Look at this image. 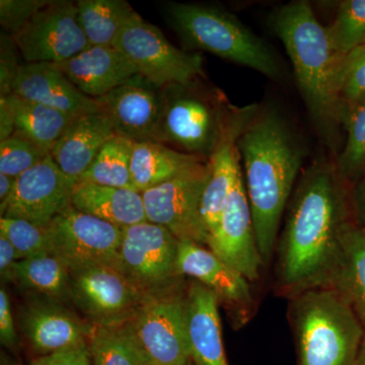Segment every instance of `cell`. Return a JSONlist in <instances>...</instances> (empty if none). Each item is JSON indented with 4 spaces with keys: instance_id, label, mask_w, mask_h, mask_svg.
<instances>
[{
    "instance_id": "1",
    "label": "cell",
    "mask_w": 365,
    "mask_h": 365,
    "mask_svg": "<svg viewBox=\"0 0 365 365\" xmlns=\"http://www.w3.org/2000/svg\"><path fill=\"white\" fill-rule=\"evenodd\" d=\"M277 242V287L290 299L307 290L330 287L342 255L348 220L343 180L327 163H317L300 178L287 209Z\"/></svg>"
},
{
    "instance_id": "2",
    "label": "cell",
    "mask_w": 365,
    "mask_h": 365,
    "mask_svg": "<svg viewBox=\"0 0 365 365\" xmlns=\"http://www.w3.org/2000/svg\"><path fill=\"white\" fill-rule=\"evenodd\" d=\"M237 146L257 242L266 265L277 246L281 220L297 186L304 151L279 113L260 108Z\"/></svg>"
},
{
    "instance_id": "3",
    "label": "cell",
    "mask_w": 365,
    "mask_h": 365,
    "mask_svg": "<svg viewBox=\"0 0 365 365\" xmlns=\"http://www.w3.org/2000/svg\"><path fill=\"white\" fill-rule=\"evenodd\" d=\"M272 28L290 60L300 93L314 121L332 127L343 120L338 98L341 61L334 49L328 29L319 23L311 4L290 2L273 14Z\"/></svg>"
},
{
    "instance_id": "4",
    "label": "cell",
    "mask_w": 365,
    "mask_h": 365,
    "mask_svg": "<svg viewBox=\"0 0 365 365\" xmlns=\"http://www.w3.org/2000/svg\"><path fill=\"white\" fill-rule=\"evenodd\" d=\"M290 299L299 365L354 364L365 331L345 297L335 288L319 287Z\"/></svg>"
},
{
    "instance_id": "5",
    "label": "cell",
    "mask_w": 365,
    "mask_h": 365,
    "mask_svg": "<svg viewBox=\"0 0 365 365\" xmlns=\"http://www.w3.org/2000/svg\"><path fill=\"white\" fill-rule=\"evenodd\" d=\"M241 108L228 103L200 79L163 88V109L155 143L208 160L227 135Z\"/></svg>"
},
{
    "instance_id": "6",
    "label": "cell",
    "mask_w": 365,
    "mask_h": 365,
    "mask_svg": "<svg viewBox=\"0 0 365 365\" xmlns=\"http://www.w3.org/2000/svg\"><path fill=\"white\" fill-rule=\"evenodd\" d=\"M165 14L189 49L207 51L270 78L280 76L279 62L270 46L234 14L220 7L180 2L168 4Z\"/></svg>"
},
{
    "instance_id": "7",
    "label": "cell",
    "mask_w": 365,
    "mask_h": 365,
    "mask_svg": "<svg viewBox=\"0 0 365 365\" xmlns=\"http://www.w3.org/2000/svg\"><path fill=\"white\" fill-rule=\"evenodd\" d=\"M119 271L145 297L180 292L179 240L162 225L145 222L122 228Z\"/></svg>"
},
{
    "instance_id": "8",
    "label": "cell",
    "mask_w": 365,
    "mask_h": 365,
    "mask_svg": "<svg viewBox=\"0 0 365 365\" xmlns=\"http://www.w3.org/2000/svg\"><path fill=\"white\" fill-rule=\"evenodd\" d=\"M115 48L127 57L138 73L160 88L188 85L204 76L203 58L178 49L139 14H134L118 36Z\"/></svg>"
},
{
    "instance_id": "9",
    "label": "cell",
    "mask_w": 365,
    "mask_h": 365,
    "mask_svg": "<svg viewBox=\"0 0 365 365\" xmlns=\"http://www.w3.org/2000/svg\"><path fill=\"white\" fill-rule=\"evenodd\" d=\"M150 365L191 364L186 295L145 297L128 323Z\"/></svg>"
},
{
    "instance_id": "10",
    "label": "cell",
    "mask_w": 365,
    "mask_h": 365,
    "mask_svg": "<svg viewBox=\"0 0 365 365\" xmlns=\"http://www.w3.org/2000/svg\"><path fill=\"white\" fill-rule=\"evenodd\" d=\"M71 302L93 327H119L133 319L144 297L111 266L71 269Z\"/></svg>"
},
{
    "instance_id": "11",
    "label": "cell",
    "mask_w": 365,
    "mask_h": 365,
    "mask_svg": "<svg viewBox=\"0 0 365 365\" xmlns=\"http://www.w3.org/2000/svg\"><path fill=\"white\" fill-rule=\"evenodd\" d=\"M46 230L51 254L66 262L69 269L105 265L119 270L122 228L71 206Z\"/></svg>"
},
{
    "instance_id": "12",
    "label": "cell",
    "mask_w": 365,
    "mask_h": 365,
    "mask_svg": "<svg viewBox=\"0 0 365 365\" xmlns=\"http://www.w3.org/2000/svg\"><path fill=\"white\" fill-rule=\"evenodd\" d=\"M207 176V162H204L143 192L148 222L167 228L179 241L206 246L208 234L201 217V198Z\"/></svg>"
},
{
    "instance_id": "13",
    "label": "cell",
    "mask_w": 365,
    "mask_h": 365,
    "mask_svg": "<svg viewBox=\"0 0 365 365\" xmlns=\"http://www.w3.org/2000/svg\"><path fill=\"white\" fill-rule=\"evenodd\" d=\"M14 38L26 63H61L91 47L68 0H52Z\"/></svg>"
},
{
    "instance_id": "14",
    "label": "cell",
    "mask_w": 365,
    "mask_h": 365,
    "mask_svg": "<svg viewBox=\"0 0 365 365\" xmlns=\"http://www.w3.org/2000/svg\"><path fill=\"white\" fill-rule=\"evenodd\" d=\"M78 182L60 169L51 155H48L16 178L13 195L0 208V215L48 227L56 216L72 206Z\"/></svg>"
},
{
    "instance_id": "15",
    "label": "cell",
    "mask_w": 365,
    "mask_h": 365,
    "mask_svg": "<svg viewBox=\"0 0 365 365\" xmlns=\"http://www.w3.org/2000/svg\"><path fill=\"white\" fill-rule=\"evenodd\" d=\"M206 247L247 280L254 282L260 276L264 262L242 174L232 189L215 230L208 235Z\"/></svg>"
},
{
    "instance_id": "16",
    "label": "cell",
    "mask_w": 365,
    "mask_h": 365,
    "mask_svg": "<svg viewBox=\"0 0 365 365\" xmlns=\"http://www.w3.org/2000/svg\"><path fill=\"white\" fill-rule=\"evenodd\" d=\"M97 101L101 111L112 120L117 135L135 143L155 141L162 116L163 88L136 74Z\"/></svg>"
},
{
    "instance_id": "17",
    "label": "cell",
    "mask_w": 365,
    "mask_h": 365,
    "mask_svg": "<svg viewBox=\"0 0 365 365\" xmlns=\"http://www.w3.org/2000/svg\"><path fill=\"white\" fill-rule=\"evenodd\" d=\"M21 332L41 355L88 344L93 326L62 302L41 295L28 300L20 313Z\"/></svg>"
},
{
    "instance_id": "18",
    "label": "cell",
    "mask_w": 365,
    "mask_h": 365,
    "mask_svg": "<svg viewBox=\"0 0 365 365\" xmlns=\"http://www.w3.org/2000/svg\"><path fill=\"white\" fill-rule=\"evenodd\" d=\"M258 109L256 105L241 108L227 135L208 158V176L201 198V217L208 235L215 230L232 189L242 176L237 141Z\"/></svg>"
},
{
    "instance_id": "19",
    "label": "cell",
    "mask_w": 365,
    "mask_h": 365,
    "mask_svg": "<svg viewBox=\"0 0 365 365\" xmlns=\"http://www.w3.org/2000/svg\"><path fill=\"white\" fill-rule=\"evenodd\" d=\"M11 95L74 117L102 112L98 101L81 93L54 63L21 64Z\"/></svg>"
},
{
    "instance_id": "20",
    "label": "cell",
    "mask_w": 365,
    "mask_h": 365,
    "mask_svg": "<svg viewBox=\"0 0 365 365\" xmlns=\"http://www.w3.org/2000/svg\"><path fill=\"white\" fill-rule=\"evenodd\" d=\"M56 66L81 93L96 100L139 74L120 50L103 46H91Z\"/></svg>"
},
{
    "instance_id": "21",
    "label": "cell",
    "mask_w": 365,
    "mask_h": 365,
    "mask_svg": "<svg viewBox=\"0 0 365 365\" xmlns=\"http://www.w3.org/2000/svg\"><path fill=\"white\" fill-rule=\"evenodd\" d=\"M178 269L182 277L189 276L212 290L218 299L237 307L252 306L249 281L202 245L179 241Z\"/></svg>"
},
{
    "instance_id": "22",
    "label": "cell",
    "mask_w": 365,
    "mask_h": 365,
    "mask_svg": "<svg viewBox=\"0 0 365 365\" xmlns=\"http://www.w3.org/2000/svg\"><path fill=\"white\" fill-rule=\"evenodd\" d=\"M115 135L114 124L105 113L81 115L67 127L50 155L60 169L79 181Z\"/></svg>"
},
{
    "instance_id": "23",
    "label": "cell",
    "mask_w": 365,
    "mask_h": 365,
    "mask_svg": "<svg viewBox=\"0 0 365 365\" xmlns=\"http://www.w3.org/2000/svg\"><path fill=\"white\" fill-rule=\"evenodd\" d=\"M186 299L192 361L195 365H228L217 295L201 283L193 281Z\"/></svg>"
},
{
    "instance_id": "24",
    "label": "cell",
    "mask_w": 365,
    "mask_h": 365,
    "mask_svg": "<svg viewBox=\"0 0 365 365\" xmlns=\"http://www.w3.org/2000/svg\"><path fill=\"white\" fill-rule=\"evenodd\" d=\"M72 206L120 228L148 222L143 194L135 190L78 182L72 197Z\"/></svg>"
},
{
    "instance_id": "25",
    "label": "cell",
    "mask_w": 365,
    "mask_h": 365,
    "mask_svg": "<svg viewBox=\"0 0 365 365\" xmlns=\"http://www.w3.org/2000/svg\"><path fill=\"white\" fill-rule=\"evenodd\" d=\"M204 162L207 160L155 141L134 143L131 160L132 182L136 191L143 193Z\"/></svg>"
},
{
    "instance_id": "26",
    "label": "cell",
    "mask_w": 365,
    "mask_h": 365,
    "mask_svg": "<svg viewBox=\"0 0 365 365\" xmlns=\"http://www.w3.org/2000/svg\"><path fill=\"white\" fill-rule=\"evenodd\" d=\"M349 302L365 331V228L349 222L342 235V255L330 287Z\"/></svg>"
},
{
    "instance_id": "27",
    "label": "cell",
    "mask_w": 365,
    "mask_h": 365,
    "mask_svg": "<svg viewBox=\"0 0 365 365\" xmlns=\"http://www.w3.org/2000/svg\"><path fill=\"white\" fill-rule=\"evenodd\" d=\"M14 118V135L23 137L51 153L76 117L16 95L7 96Z\"/></svg>"
},
{
    "instance_id": "28",
    "label": "cell",
    "mask_w": 365,
    "mask_h": 365,
    "mask_svg": "<svg viewBox=\"0 0 365 365\" xmlns=\"http://www.w3.org/2000/svg\"><path fill=\"white\" fill-rule=\"evenodd\" d=\"M78 19L90 46L114 47L122 29L136 13L125 0H78Z\"/></svg>"
},
{
    "instance_id": "29",
    "label": "cell",
    "mask_w": 365,
    "mask_h": 365,
    "mask_svg": "<svg viewBox=\"0 0 365 365\" xmlns=\"http://www.w3.org/2000/svg\"><path fill=\"white\" fill-rule=\"evenodd\" d=\"M14 281L62 304L71 302V269L54 254L19 261L14 267Z\"/></svg>"
},
{
    "instance_id": "30",
    "label": "cell",
    "mask_w": 365,
    "mask_h": 365,
    "mask_svg": "<svg viewBox=\"0 0 365 365\" xmlns=\"http://www.w3.org/2000/svg\"><path fill=\"white\" fill-rule=\"evenodd\" d=\"M93 365H150L128 323L119 327H93L88 338Z\"/></svg>"
},
{
    "instance_id": "31",
    "label": "cell",
    "mask_w": 365,
    "mask_h": 365,
    "mask_svg": "<svg viewBox=\"0 0 365 365\" xmlns=\"http://www.w3.org/2000/svg\"><path fill=\"white\" fill-rule=\"evenodd\" d=\"M133 141L115 135L105 144L79 182L135 190L131 177ZM138 192V191H137Z\"/></svg>"
},
{
    "instance_id": "32",
    "label": "cell",
    "mask_w": 365,
    "mask_h": 365,
    "mask_svg": "<svg viewBox=\"0 0 365 365\" xmlns=\"http://www.w3.org/2000/svg\"><path fill=\"white\" fill-rule=\"evenodd\" d=\"M343 120L347 139L336 169L343 181L357 180L365 170V98L348 108Z\"/></svg>"
},
{
    "instance_id": "33",
    "label": "cell",
    "mask_w": 365,
    "mask_h": 365,
    "mask_svg": "<svg viewBox=\"0 0 365 365\" xmlns=\"http://www.w3.org/2000/svg\"><path fill=\"white\" fill-rule=\"evenodd\" d=\"M329 35L336 53L344 58L365 45V0L340 2Z\"/></svg>"
},
{
    "instance_id": "34",
    "label": "cell",
    "mask_w": 365,
    "mask_h": 365,
    "mask_svg": "<svg viewBox=\"0 0 365 365\" xmlns=\"http://www.w3.org/2000/svg\"><path fill=\"white\" fill-rule=\"evenodd\" d=\"M0 235L9 240L19 258H32L51 254V246L46 227H38L19 218H0Z\"/></svg>"
},
{
    "instance_id": "35",
    "label": "cell",
    "mask_w": 365,
    "mask_h": 365,
    "mask_svg": "<svg viewBox=\"0 0 365 365\" xmlns=\"http://www.w3.org/2000/svg\"><path fill=\"white\" fill-rule=\"evenodd\" d=\"M50 155L31 141L14 135L0 141V174L18 178Z\"/></svg>"
},
{
    "instance_id": "36",
    "label": "cell",
    "mask_w": 365,
    "mask_h": 365,
    "mask_svg": "<svg viewBox=\"0 0 365 365\" xmlns=\"http://www.w3.org/2000/svg\"><path fill=\"white\" fill-rule=\"evenodd\" d=\"M338 98L343 116L348 108L365 98V45L349 53L338 71Z\"/></svg>"
},
{
    "instance_id": "37",
    "label": "cell",
    "mask_w": 365,
    "mask_h": 365,
    "mask_svg": "<svg viewBox=\"0 0 365 365\" xmlns=\"http://www.w3.org/2000/svg\"><path fill=\"white\" fill-rule=\"evenodd\" d=\"M51 2L52 0H1L0 24L2 31L16 37L38 11Z\"/></svg>"
},
{
    "instance_id": "38",
    "label": "cell",
    "mask_w": 365,
    "mask_h": 365,
    "mask_svg": "<svg viewBox=\"0 0 365 365\" xmlns=\"http://www.w3.org/2000/svg\"><path fill=\"white\" fill-rule=\"evenodd\" d=\"M21 54L13 36L2 31L0 37V96L13 93L14 81L18 78L21 64L19 62Z\"/></svg>"
},
{
    "instance_id": "39",
    "label": "cell",
    "mask_w": 365,
    "mask_h": 365,
    "mask_svg": "<svg viewBox=\"0 0 365 365\" xmlns=\"http://www.w3.org/2000/svg\"><path fill=\"white\" fill-rule=\"evenodd\" d=\"M29 365H93V362L86 344L40 355Z\"/></svg>"
},
{
    "instance_id": "40",
    "label": "cell",
    "mask_w": 365,
    "mask_h": 365,
    "mask_svg": "<svg viewBox=\"0 0 365 365\" xmlns=\"http://www.w3.org/2000/svg\"><path fill=\"white\" fill-rule=\"evenodd\" d=\"M0 341L2 345L11 349L18 344V334L14 325L11 300L4 287L0 290Z\"/></svg>"
},
{
    "instance_id": "41",
    "label": "cell",
    "mask_w": 365,
    "mask_h": 365,
    "mask_svg": "<svg viewBox=\"0 0 365 365\" xmlns=\"http://www.w3.org/2000/svg\"><path fill=\"white\" fill-rule=\"evenodd\" d=\"M20 261L19 255L9 240L0 235V273L1 279L6 282H14V267Z\"/></svg>"
},
{
    "instance_id": "42",
    "label": "cell",
    "mask_w": 365,
    "mask_h": 365,
    "mask_svg": "<svg viewBox=\"0 0 365 365\" xmlns=\"http://www.w3.org/2000/svg\"><path fill=\"white\" fill-rule=\"evenodd\" d=\"M351 207L356 225L365 228V170L352 190Z\"/></svg>"
},
{
    "instance_id": "43",
    "label": "cell",
    "mask_w": 365,
    "mask_h": 365,
    "mask_svg": "<svg viewBox=\"0 0 365 365\" xmlns=\"http://www.w3.org/2000/svg\"><path fill=\"white\" fill-rule=\"evenodd\" d=\"M14 134V118L9 97L0 96V141Z\"/></svg>"
},
{
    "instance_id": "44",
    "label": "cell",
    "mask_w": 365,
    "mask_h": 365,
    "mask_svg": "<svg viewBox=\"0 0 365 365\" xmlns=\"http://www.w3.org/2000/svg\"><path fill=\"white\" fill-rule=\"evenodd\" d=\"M16 178L0 174V208L4 207L13 195Z\"/></svg>"
},
{
    "instance_id": "45",
    "label": "cell",
    "mask_w": 365,
    "mask_h": 365,
    "mask_svg": "<svg viewBox=\"0 0 365 365\" xmlns=\"http://www.w3.org/2000/svg\"><path fill=\"white\" fill-rule=\"evenodd\" d=\"M353 365H365V339L356 360Z\"/></svg>"
},
{
    "instance_id": "46",
    "label": "cell",
    "mask_w": 365,
    "mask_h": 365,
    "mask_svg": "<svg viewBox=\"0 0 365 365\" xmlns=\"http://www.w3.org/2000/svg\"><path fill=\"white\" fill-rule=\"evenodd\" d=\"M1 365H16L13 364V362L9 361V360H7L6 359H4V357H2V361Z\"/></svg>"
},
{
    "instance_id": "47",
    "label": "cell",
    "mask_w": 365,
    "mask_h": 365,
    "mask_svg": "<svg viewBox=\"0 0 365 365\" xmlns=\"http://www.w3.org/2000/svg\"><path fill=\"white\" fill-rule=\"evenodd\" d=\"M188 365H195L193 364V362H191V364H189Z\"/></svg>"
}]
</instances>
